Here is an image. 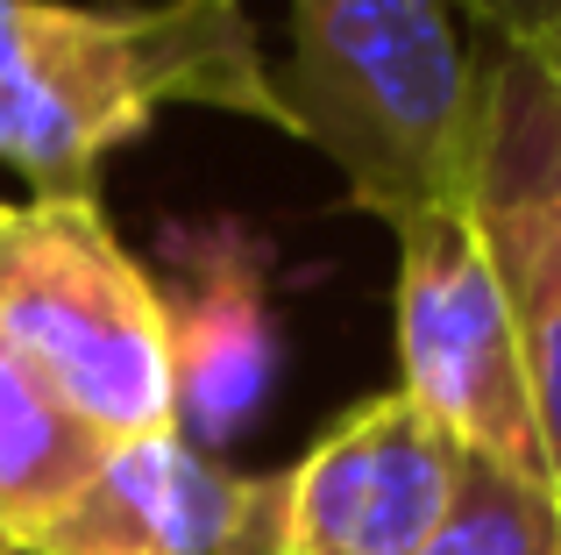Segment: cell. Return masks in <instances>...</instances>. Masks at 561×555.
<instances>
[{
  "instance_id": "1",
  "label": "cell",
  "mask_w": 561,
  "mask_h": 555,
  "mask_svg": "<svg viewBox=\"0 0 561 555\" xmlns=\"http://www.w3.org/2000/svg\"><path fill=\"white\" fill-rule=\"evenodd\" d=\"M164 107L291 136L249 0H0V165L36 193H93Z\"/></svg>"
},
{
  "instance_id": "2",
  "label": "cell",
  "mask_w": 561,
  "mask_h": 555,
  "mask_svg": "<svg viewBox=\"0 0 561 555\" xmlns=\"http://www.w3.org/2000/svg\"><path fill=\"white\" fill-rule=\"evenodd\" d=\"M291 65L277 71L291 136L348 179L377 222L469 200L483 57H469V0H285Z\"/></svg>"
},
{
  "instance_id": "3",
  "label": "cell",
  "mask_w": 561,
  "mask_h": 555,
  "mask_svg": "<svg viewBox=\"0 0 561 555\" xmlns=\"http://www.w3.org/2000/svg\"><path fill=\"white\" fill-rule=\"evenodd\" d=\"M0 342L107 449L179 428L164 292L100 193L0 200Z\"/></svg>"
},
{
  "instance_id": "4",
  "label": "cell",
  "mask_w": 561,
  "mask_h": 555,
  "mask_svg": "<svg viewBox=\"0 0 561 555\" xmlns=\"http://www.w3.org/2000/svg\"><path fill=\"white\" fill-rule=\"evenodd\" d=\"M391 236H398V285H391L398 392L462 456L554 485L519 314H512L497 257L477 228V207L448 200V207L405 214Z\"/></svg>"
},
{
  "instance_id": "5",
  "label": "cell",
  "mask_w": 561,
  "mask_h": 555,
  "mask_svg": "<svg viewBox=\"0 0 561 555\" xmlns=\"http://www.w3.org/2000/svg\"><path fill=\"white\" fill-rule=\"evenodd\" d=\"M469 207L519 314L561 499V22L519 43H491L483 57Z\"/></svg>"
},
{
  "instance_id": "6",
  "label": "cell",
  "mask_w": 561,
  "mask_h": 555,
  "mask_svg": "<svg viewBox=\"0 0 561 555\" xmlns=\"http://www.w3.org/2000/svg\"><path fill=\"white\" fill-rule=\"evenodd\" d=\"M22 555H285V471H228L179 428L136 434Z\"/></svg>"
},
{
  "instance_id": "7",
  "label": "cell",
  "mask_w": 561,
  "mask_h": 555,
  "mask_svg": "<svg viewBox=\"0 0 561 555\" xmlns=\"http://www.w3.org/2000/svg\"><path fill=\"white\" fill-rule=\"evenodd\" d=\"M164 328H171V385H179V434L192 449H228L263 414L277 377V320H271V236L242 214L164 228Z\"/></svg>"
},
{
  "instance_id": "8",
  "label": "cell",
  "mask_w": 561,
  "mask_h": 555,
  "mask_svg": "<svg viewBox=\"0 0 561 555\" xmlns=\"http://www.w3.org/2000/svg\"><path fill=\"white\" fill-rule=\"evenodd\" d=\"M455 477L462 449L391 385L285 471V555H420Z\"/></svg>"
},
{
  "instance_id": "9",
  "label": "cell",
  "mask_w": 561,
  "mask_h": 555,
  "mask_svg": "<svg viewBox=\"0 0 561 555\" xmlns=\"http://www.w3.org/2000/svg\"><path fill=\"white\" fill-rule=\"evenodd\" d=\"M107 456L93 428L0 342V555H22Z\"/></svg>"
},
{
  "instance_id": "10",
  "label": "cell",
  "mask_w": 561,
  "mask_h": 555,
  "mask_svg": "<svg viewBox=\"0 0 561 555\" xmlns=\"http://www.w3.org/2000/svg\"><path fill=\"white\" fill-rule=\"evenodd\" d=\"M420 555H561V499L540 477L462 456L455 499Z\"/></svg>"
},
{
  "instance_id": "11",
  "label": "cell",
  "mask_w": 561,
  "mask_h": 555,
  "mask_svg": "<svg viewBox=\"0 0 561 555\" xmlns=\"http://www.w3.org/2000/svg\"><path fill=\"white\" fill-rule=\"evenodd\" d=\"M469 22L491 43H519V36H540V29L561 22V0H469Z\"/></svg>"
}]
</instances>
